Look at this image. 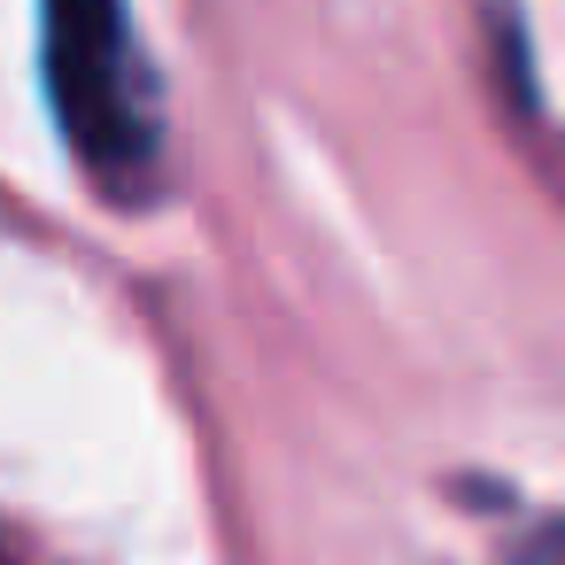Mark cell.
Segmentation results:
<instances>
[{"mask_svg": "<svg viewBox=\"0 0 565 565\" xmlns=\"http://www.w3.org/2000/svg\"><path fill=\"white\" fill-rule=\"evenodd\" d=\"M0 565H55V557H40L24 534H9V526H0Z\"/></svg>", "mask_w": 565, "mask_h": 565, "instance_id": "cell-2", "label": "cell"}, {"mask_svg": "<svg viewBox=\"0 0 565 565\" xmlns=\"http://www.w3.org/2000/svg\"><path fill=\"white\" fill-rule=\"evenodd\" d=\"M47 86L78 163L109 194H140L163 156V102L125 0H47Z\"/></svg>", "mask_w": 565, "mask_h": 565, "instance_id": "cell-1", "label": "cell"}]
</instances>
